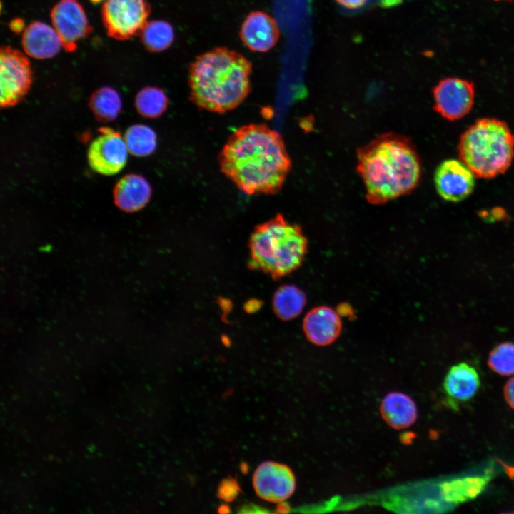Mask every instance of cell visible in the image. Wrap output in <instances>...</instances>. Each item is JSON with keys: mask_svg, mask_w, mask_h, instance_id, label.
Returning <instances> with one entry per match:
<instances>
[{"mask_svg": "<svg viewBox=\"0 0 514 514\" xmlns=\"http://www.w3.org/2000/svg\"><path fill=\"white\" fill-rule=\"evenodd\" d=\"M488 365L499 375L514 374V343L506 341L495 346L489 353Z\"/></svg>", "mask_w": 514, "mask_h": 514, "instance_id": "obj_25", "label": "cell"}, {"mask_svg": "<svg viewBox=\"0 0 514 514\" xmlns=\"http://www.w3.org/2000/svg\"><path fill=\"white\" fill-rule=\"evenodd\" d=\"M150 13L147 0H105L101 9L107 34L117 40L140 34Z\"/></svg>", "mask_w": 514, "mask_h": 514, "instance_id": "obj_6", "label": "cell"}, {"mask_svg": "<svg viewBox=\"0 0 514 514\" xmlns=\"http://www.w3.org/2000/svg\"><path fill=\"white\" fill-rule=\"evenodd\" d=\"M10 29L15 32H20L24 28V21L20 19H14L9 24Z\"/></svg>", "mask_w": 514, "mask_h": 514, "instance_id": "obj_30", "label": "cell"}, {"mask_svg": "<svg viewBox=\"0 0 514 514\" xmlns=\"http://www.w3.org/2000/svg\"><path fill=\"white\" fill-rule=\"evenodd\" d=\"M240 492V488L235 479H224L218 488V495L226 501H232Z\"/></svg>", "mask_w": 514, "mask_h": 514, "instance_id": "obj_26", "label": "cell"}, {"mask_svg": "<svg viewBox=\"0 0 514 514\" xmlns=\"http://www.w3.org/2000/svg\"><path fill=\"white\" fill-rule=\"evenodd\" d=\"M379 411L383 420L395 430L410 427L418 418L415 401L402 392L387 393L381 401Z\"/></svg>", "mask_w": 514, "mask_h": 514, "instance_id": "obj_17", "label": "cell"}, {"mask_svg": "<svg viewBox=\"0 0 514 514\" xmlns=\"http://www.w3.org/2000/svg\"><path fill=\"white\" fill-rule=\"evenodd\" d=\"M303 328L310 342L317 346H327L338 337L341 331V318L333 309L318 306L305 316Z\"/></svg>", "mask_w": 514, "mask_h": 514, "instance_id": "obj_14", "label": "cell"}, {"mask_svg": "<svg viewBox=\"0 0 514 514\" xmlns=\"http://www.w3.org/2000/svg\"><path fill=\"white\" fill-rule=\"evenodd\" d=\"M89 105L99 121L108 123L118 117L121 109V100L116 90L104 86L91 94Z\"/></svg>", "mask_w": 514, "mask_h": 514, "instance_id": "obj_21", "label": "cell"}, {"mask_svg": "<svg viewBox=\"0 0 514 514\" xmlns=\"http://www.w3.org/2000/svg\"><path fill=\"white\" fill-rule=\"evenodd\" d=\"M503 393L508 405L514 409V377L510 378L505 383Z\"/></svg>", "mask_w": 514, "mask_h": 514, "instance_id": "obj_27", "label": "cell"}, {"mask_svg": "<svg viewBox=\"0 0 514 514\" xmlns=\"http://www.w3.org/2000/svg\"><path fill=\"white\" fill-rule=\"evenodd\" d=\"M443 388L451 398L466 401L471 399L480 386V376L476 369L467 363L453 366L443 381Z\"/></svg>", "mask_w": 514, "mask_h": 514, "instance_id": "obj_19", "label": "cell"}, {"mask_svg": "<svg viewBox=\"0 0 514 514\" xmlns=\"http://www.w3.org/2000/svg\"><path fill=\"white\" fill-rule=\"evenodd\" d=\"M32 71L28 58L11 46L0 50V104L2 108L14 106L28 93Z\"/></svg>", "mask_w": 514, "mask_h": 514, "instance_id": "obj_7", "label": "cell"}, {"mask_svg": "<svg viewBox=\"0 0 514 514\" xmlns=\"http://www.w3.org/2000/svg\"><path fill=\"white\" fill-rule=\"evenodd\" d=\"M50 16L62 46L69 52L75 51L77 42L93 30L78 0H59L52 8Z\"/></svg>", "mask_w": 514, "mask_h": 514, "instance_id": "obj_10", "label": "cell"}, {"mask_svg": "<svg viewBox=\"0 0 514 514\" xmlns=\"http://www.w3.org/2000/svg\"><path fill=\"white\" fill-rule=\"evenodd\" d=\"M151 187L141 176L128 174L123 176L114 188V201L121 211L132 213L141 210L149 202Z\"/></svg>", "mask_w": 514, "mask_h": 514, "instance_id": "obj_16", "label": "cell"}, {"mask_svg": "<svg viewBox=\"0 0 514 514\" xmlns=\"http://www.w3.org/2000/svg\"><path fill=\"white\" fill-rule=\"evenodd\" d=\"M460 160L475 177L490 179L503 174L514 158V134L503 121L482 118L460 136Z\"/></svg>", "mask_w": 514, "mask_h": 514, "instance_id": "obj_5", "label": "cell"}, {"mask_svg": "<svg viewBox=\"0 0 514 514\" xmlns=\"http://www.w3.org/2000/svg\"><path fill=\"white\" fill-rule=\"evenodd\" d=\"M228 508H229L227 505H223L219 508V512L223 513H228L229 511Z\"/></svg>", "mask_w": 514, "mask_h": 514, "instance_id": "obj_31", "label": "cell"}, {"mask_svg": "<svg viewBox=\"0 0 514 514\" xmlns=\"http://www.w3.org/2000/svg\"><path fill=\"white\" fill-rule=\"evenodd\" d=\"M356 168L365 186L366 198L374 205L410 193L421 176L420 160L413 143L392 132L358 149Z\"/></svg>", "mask_w": 514, "mask_h": 514, "instance_id": "obj_2", "label": "cell"}, {"mask_svg": "<svg viewBox=\"0 0 514 514\" xmlns=\"http://www.w3.org/2000/svg\"><path fill=\"white\" fill-rule=\"evenodd\" d=\"M475 94L473 82L458 77L445 78L433 89V109L449 121L462 119L471 111Z\"/></svg>", "mask_w": 514, "mask_h": 514, "instance_id": "obj_8", "label": "cell"}, {"mask_svg": "<svg viewBox=\"0 0 514 514\" xmlns=\"http://www.w3.org/2000/svg\"><path fill=\"white\" fill-rule=\"evenodd\" d=\"M339 4L348 9H358L363 6L367 0H336Z\"/></svg>", "mask_w": 514, "mask_h": 514, "instance_id": "obj_28", "label": "cell"}, {"mask_svg": "<svg viewBox=\"0 0 514 514\" xmlns=\"http://www.w3.org/2000/svg\"><path fill=\"white\" fill-rule=\"evenodd\" d=\"M490 479L488 473L448 480L440 484V493L447 507L453 508L478 497L485 490Z\"/></svg>", "mask_w": 514, "mask_h": 514, "instance_id": "obj_18", "label": "cell"}, {"mask_svg": "<svg viewBox=\"0 0 514 514\" xmlns=\"http://www.w3.org/2000/svg\"><path fill=\"white\" fill-rule=\"evenodd\" d=\"M495 1H500V0H495Z\"/></svg>", "mask_w": 514, "mask_h": 514, "instance_id": "obj_32", "label": "cell"}, {"mask_svg": "<svg viewBox=\"0 0 514 514\" xmlns=\"http://www.w3.org/2000/svg\"><path fill=\"white\" fill-rule=\"evenodd\" d=\"M100 135L90 144L88 162L96 172L106 176L119 173L126 165L128 148L120 133L111 128H99Z\"/></svg>", "mask_w": 514, "mask_h": 514, "instance_id": "obj_9", "label": "cell"}, {"mask_svg": "<svg viewBox=\"0 0 514 514\" xmlns=\"http://www.w3.org/2000/svg\"><path fill=\"white\" fill-rule=\"evenodd\" d=\"M140 34L144 46L152 52H159L166 49L171 45L174 39L172 26L162 20L147 22Z\"/></svg>", "mask_w": 514, "mask_h": 514, "instance_id": "obj_22", "label": "cell"}, {"mask_svg": "<svg viewBox=\"0 0 514 514\" xmlns=\"http://www.w3.org/2000/svg\"><path fill=\"white\" fill-rule=\"evenodd\" d=\"M249 249L251 267L278 278L301 266L307 251V239L298 226L278 213L255 227Z\"/></svg>", "mask_w": 514, "mask_h": 514, "instance_id": "obj_4", "label": "cell"}, {"mask_svg": "<svg viewBox=\"0 0 514 514\" xmlns=\"http://www.w3.org/2000/svg\"><path fill=\"white\" fill-rule=\"evenodd\" d=\"M276 21L262 11L251 12L243 21L240 37L243 44L253 51L266 52L272 49L279 39Z\"/></svg>", "mask_w": 514, "mask_h": 514, "instance_id": "obj_13", "label": "cell"}, {"mask_svg": "<svg viewBox=\"0 0 514 514\" xmlns=\"http://www.w3.org/2000/svg\"><path fill=\"white\" fill-rule=\"evenodd\" d=\"M168 98L164 91L153 86L143 88L135 99V106L138 114L150 119L162 115L168 107Z\"/></svg>", "mask_w": 514, "mask_h": 514, "instance_id": "obj_24", "label": "cell"}, {"mask_svg": "<svg viewBox=\"0 0 514 514\" xmlns=\"http://www.w3.org/2000/svg\"><path fill=\"white\" fill-rule=\"evenodd\" d=\"M21 44L28 56L38 59L54 56L62 46L55 29L41 21L32 22L25 28Z\"/></svg>", "mask_w": 514, "mask_h": 514, "instance_id": "obj_15", "label": "cell"}, {"mask_svg": "<svg viewBox=\"0 0 514 514\" xmlns=\"http://www.w3.org/2000/svg\"><path fill=\"white\" fill-rule=\"evenodd\" d=\"M124 141L132 155L143 157L151 154L156 148V135L149 126L136 124L126 131Z\"/></svg>", "mask_w": 514, "mask_h": 514, "instance_id": "obj_23", "label": "cell"}, {"mask_svg": "<svg viewBox=\"0 0 514 514\" xmlns=\"http://www.w3.org/2000/svg\"><path fill=\"white\" fill-rule=\"evenodd\" d=\"M251 63L227 48H215L189 65V99L198 108L223 114L238 106L251 91Z\"/></svg>", "mask_w": 514, "mask_h": 514, "instance_id": "obj_3", "label": "cell"}, {"mask_svg": "<svg viewBox=\"0 0 514 514\" xmlns=\"http://www.w3.org/2000/svg\"><path fill=\"white\" fill-rule=\"evenodd\" d=\"M218 162L223 174L247 195L278 193L291 168L281 135L266 124H250L234 131Z\"/></svg>", "mask_w": 514, "mask_h": 514, "instance_id": "obj_1", "label": "cell"}, {"mask_svg": "<svg viewBox=\"0 0 514 514\" xmlns=\"http://www.w3.org/2000/svg\"><path fill=\"white\" fill-rule=\"evenodd\" d=\"M306 302V295L293 285H285L275 293L273 306L275 313L282 320H291L298 316Z\"/></svg>", "mask_w": 514, "mask_h": 514, "instance_id": "obj_20", "label": "cell"}, {"mask_svg": "<svg viewBox=\"0 0 514 514\" xmlns=\"http://www.w3.org/2000/svg\"><path fill=\"white\" fill-rule=\"evenodd\" d=\"M475 176L462 161L448 159L436 168L434 182L436 191L444 200L459 202L468 198L475 187Z\"/></svg>", "mask_w": 514, "mask_h": 514, "instance_id": "obj_12", "label": "cell"}, {"mask_svg": "<svg viewBox=\"0 0 514 514\" xmlns=\"http://www.w3.org/2000/svg\"><path fill=\"white\" fill-rule=\"evenodd\" d=\"M240 513H268V510L263 509L262 508L249 504V505H245L241 508V509L239 510Z\"/></svg>", "mask_w": 514, "mask_h": 514, "instance_id": "obj_29", "label": "cell"}, {"mask_svg": "<svg viewBox=\"0 0 514 514\" xmlns=\"http://www.w3.org/2000/svg\"><path fill=\"white\" fill-rule=\"evenodd\" d=\"M253 484L256 494L261 498L273 503H281L295 491L296 478L288 466L266 462L256 470Z\"/></svg>", "mask_w": 514, "mask_h": 514, "instance_id": "obj_11", "label": "cell"}]
</instances>
